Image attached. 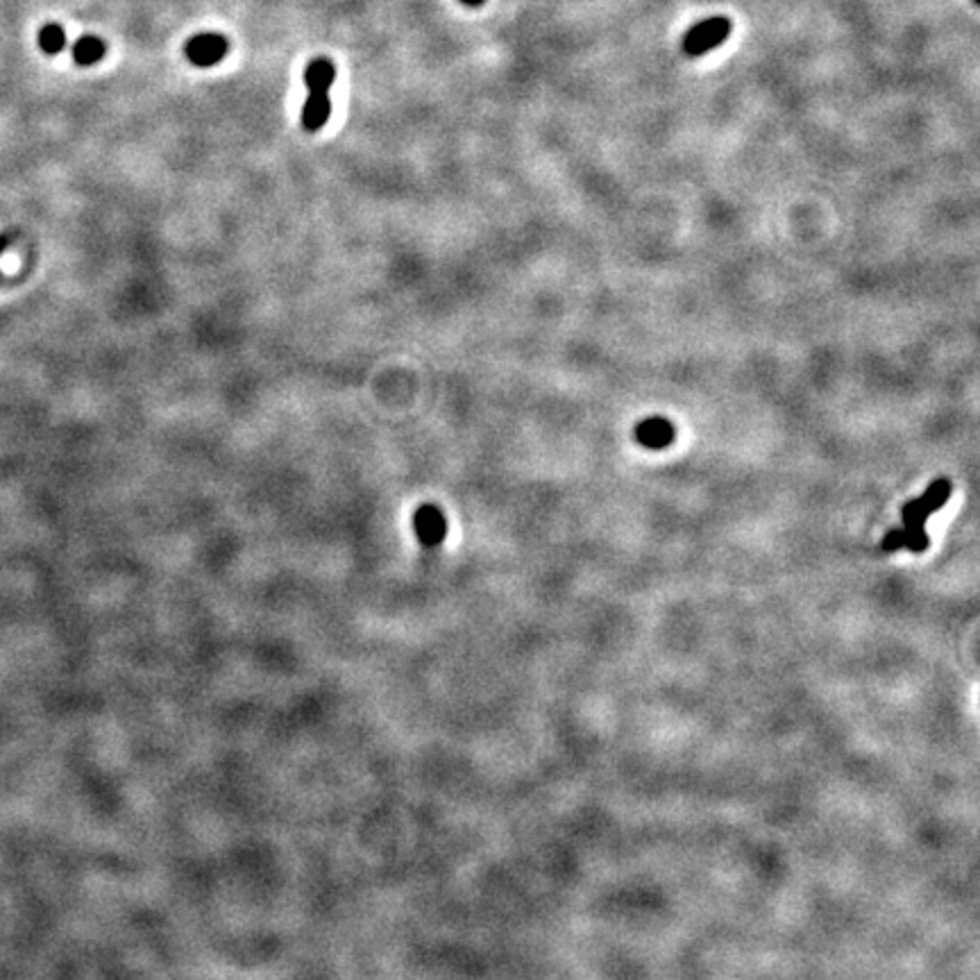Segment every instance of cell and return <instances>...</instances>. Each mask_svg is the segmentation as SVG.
<instances>
[{"label": "cell", "mask_w": 980, "mask_h": 980, "mask_svg": "<svg viewBox=\"0 0 980 980\" xmlns=\"http://www.w3.org/2000/svg\"><path fill=\"white\" fill-rule=\"evenodd\" d=\"M336 80V68L330 59H313L305 71L309 92H327Z\"/></svg>", "instance_id": "obj_7"}, {"label": "cell", "mask_w": 980, "mask_h": 980, "mask_svg": "<svg viewBox=\"0 0 980 980\" xmlns=\"http://www.w3.org/2000/svg\"><path fill=\"white\" fill-rule=\"evenodd\" d=\"M464 5H470V7H479L483 3V0H461Z\"/></svg>", "instance_id": "obj_11"}, {"label": "cell", "mask_w": 980, "mask_h": 980, "mask_svg": "<svg viewBox=\"0 0 980 980\" xmlns=\"http://www.w3.org/2000/svg\"><path fill=\"white\" fill-rule=\"evenodd\" d=\"M102 57H105V43L98 37H92V34L80 37L73 46V59L80 66H92V64L101 62Z\"/></svg>", "instance_id": "obj_8"}, {"label": "cell", "mask_w": 980, "mask_h": 980, "mask_svg": "<svg viewBox=\"0 0 980 980\" xmlns=\"http://www.w3.org/2000/svg\"><path fill=\"white\" fill-rule=\"evenodd\" d=\"M10 243H12V239H10V236H7V234H3V236H0V257H3V252H5V250H7V248H10Z\"/></svg>", "instance_id": "obj_10"}, {"label": "cell", "mask_w": 980, "mask_h": 980, "mask_svg": "<svg viewBox=\"0 0 980 980\" xmlns=\"http://www.w3.org/2000/svg\"><path fill=\"white\" fill-rule=\"evenodd\" d=\"M731 34V19L727 16H711L694 28H690L684 37V53L690 57H702L718 46H722Z\"/></svg>", "instance_id": "obj_2"}, {"label": "cell", "mask_w": 980, "mask_h": 980, "mask_svg": "<svg viewBox=\"0 0 980 980\" xmlns=\"http://www.w3.org/2000/svg\"><path fill=\"white\" fill-rule=\"evenodd\" d=\"M227 49H230V43L223 34L202 32L187 43V57L196 66H214V64L223 62Z\"/></svg>", "instance_id": "obj_3"}, {"label": "cell", "mask_w": 980, "mask_h": 980, "mask_svg": "<svg viewBox=\"0 0 980 980\" xmlns=\"http://www.w3.org/2000/svg\"><path fill=\"white\" fill-rule=\"evenodd\" d=\"M636 438L647 447L658 450V447H665V445H670L675 440V427L663 418H649V420L638 425Z\"/></svg>", "instance_id": "obj_6"}, {"label": "cell", "mask_w": 980, "mask_h": 980, "mask_svg": "<svg viewBox=\"0 0 980 980\" xmlns=\"http://www.w3.org/2000/svg\"><path fill=\"white\" fill-rule=\"evenodd\" d=\"M951 498V481L949 479H938L928 486L926 493L917 499H910L908 504H904L901 508V517H904V526L901 529H892L885 534L883 547L885 552H896V550H908L914 554H922L931 545V538L926 534V520L932 513L942 508L947 504V499Z\"/></svg>", "instance_id": "obj_1"}, {"label": "cell", "mask_w": 980, "mask_h": 980, "mask_svg": "<svg viewBox=\"0 0 980 980\" xmlns=\"http://www.w3.org/2000/svg\"><path fill=\"white\" fill-rule=\"evenodd\" d=\"M331 114V102L327 92H311L302 110V128L306 132H316L327 123Z\"/></svg>", "instance_id": "obj_5"}, {"label": "cell", "mask_w": 980, "mask_h": 980, "mask_svg": "<svg viewBox=\"0 0 980 980\" xmlns=\"http://www.w3.org/2000/svg\"><path fill=\"white\" fill-rule=\"evenodd\" d=\"M64 46H66V32H64L62 25H43L41 32H39V49L46 55H57L59 50H64Z\"/></svg>", "instance_id": "obj_9"}, {"label": "cell", "mask_w": 980, "mask_h": 980, "mask_svg": "<svg viewBox=\"0 0 980 980\" xmlns=\"http://www.w3.org/2000/svg\"><path fill=\"white\" fill-rule=\"evenodd\" d=\"M413 529L425 547H438L447 536V520L434 504H422L413 513Z\"/></svg>", "instance_id": "obj_4"}]
</instances>
